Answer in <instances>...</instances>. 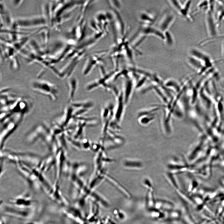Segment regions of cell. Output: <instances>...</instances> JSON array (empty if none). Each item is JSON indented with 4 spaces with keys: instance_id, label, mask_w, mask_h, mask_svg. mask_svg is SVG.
Segmentation results:
<instances>
[{
    "instance_id": "19",
    "label": "cell",
    "mask_w": 224,
    "mask_h": 224,
    "mask_svg": "<svg viewBox=\"0 0 224 224\" xmlns=\"http://www.w3.org/2000/svg\"><path fill=\"white\" fill-rule=\"evenodd\" d=\"M152 192V191L149 190V193H148L147 198V204L150 207H153L155 205V203Z\"/></svg>"
},
{
    "instance_id": "21",
    "label": "cell",
    "mask_w": 224,
    "mask_h": 224,
    "mask_svg": "<svg viewBox=\"0 0 224 224\" xmlns=\"http://www.w3.org/2000/svg\"><path fill=\"white\" fill-rule=\"evenodd\" d=\"M114 215L116 219L119 220H122L124 217V215L123 213L118 209L114 211Z\"/></svg>"
},
{
    "instance_id": "6",
    "label": "cell",
    "mask_w": 224,
    "mask_h": 224,
    "mask_svg": "<svg viewBox=\"0 0 224 224\" xmlns=\"http://www.w3.org/2000/svg\"><path fill=\"white\" fill-rule=\"evenodd\" d=\"M212 12V11L208 10L206 20L207 31L209 35V38L214 37L217 35V25L215 22Z\"/></svg>"
},
{
    "instance_id": "9",
    "label": "cell",
    "mask_w": 224,
    "mask_h": 224,
    "mask_svg": "<svg viewBox=\"0 0 224 224\" xmlns=\"http://www.w3.org/2000/svg\"><path fill=\"white\" fill-rule=\"evenodd\" d=\"M123 166L128 169H140L143 167L142 162L135 159H127L124 160L123 162Z\"/></svg>"
},
{
    "instance_id": "11",
    "label": "cell",
    "mask_w": 224,
    "mask_h": 224,
    "mask_svg": "<svg viewBox=\"0 0 224 224\" xmlns=\"http://www.w3.org/2000/svg\"><path fill=\"white\" fill-rule=\"evenodd\" d=\"M139 19L143 25H151L154 22L155 19V17L151 14L144 12L140 14Z\"/></svg>"
},
{
    "instance_id": "20",
    "label": "cell",
    "mask_w": 224,
    "mask_h": 224,
    "mask_svg": "<svg viewBox=\"0 0 224 224\" xmlns=\"http://www.w3.org/2000/svg\"><path fill=\"white\" fill-rule=\"evenodd\" d=\"M222 39H224V35H217L214 37L209 38L205 39L201 41V43L203 45L204 44H206L207 43H209V42H211L212 41H214V40Z\"/></svg>"
},
{
    "instance_id": "16",
    "label": "cell",
    "mask_w": 224,
    "mask_h": 224,
    "mask_svg": "<svg viewBox=\"0 0 224 224\" xmlns=\"http://www.w3.org/2000/svg\"><path fill=\"white\" fill-rule=\"evenodd\" d=\"M164 40L166 45L168 46H172L174 42L173 36L171 33L168 30L164 33Z\"/></svg>"
},
{
    "instance_id": "8",
    "label": "cell",
    "mask_w": 224,
    "mask_h": 224,
    "mask_svg": "<svg viewBox=\"0 0 224 224\" xmlns=\"http://www.w3.org/2000/svg\"><path fill=\"white\" fill-rule=\"evenodd\" d=\"M118 103L117 105L114 116L117 123L120 122L121 120L123 110V103H124L123 93L120 94L118 96Z\"/></svg>"
},
{
    "instance_id": "5",
    "label": "cell",
    "mask_w": 224,
    "mask_h": 224,
    "mask_svg": "<svg viewBox=\"0 0 224 224\" xmlns=\"http://www.w3.org/2000/svg\"><path fill=\"white\" fill-rule=\"evenodd\" d=\"M175 16L172 12H167L163 16L159 23L157 28L162 32L168 30L175 19Z\"/></svg>"
},
{
    "instance_id": "3",
    "label": "cell",
    "mask_w": 224,
    "mask_h": 224,
    "mask_svg": "<svg viewBox=\"0 0 224 224\" xmlns=\"http://www.w3.org/2000/svg\"><path fill=\"white\" fill-rule=\"evenodd\" d=\"M35 201L30 197L26 195L20 196L11 198L8 201L9 204L16 207L23 208H32Z\"/></svg>"
},
{
    "instance_id": "2",
    "label": "cell",
    "mask_w": 224,
    "mask_h": 224,
    "mask_svg": "<svg viewBox=\"0 0 224 224\" xmlns=\"http://www.w3.org/2000/svg\"><path fill=\"white\" fill-rule=\"evenodd\" d=\"M33 88L36 91L40 92L47 95L48 92L49 95L51 94L54 100L56 98L57 90L54 85L44 81H36L33 83Z\"/></svg>"
},
{
    "instance_id": "7",
    "label": "cell",
    "mask_w": 224,
    "mask_h": 224,
    "mask_svg": "<svg viewBox=\"0 0 224 224\" xmlns=\"http://www.w3.org/2000/svg\"><path fill=\"white\" fill-rule=\"evenodd\" d=\"M190 56L195 57L203 62L205 66H210L213 62L207 54L196 48H191L189 51Z\"/></svg>"
},
{
    "instance_id": "23",
    "label": "cell",
    "mask_w": 224,
    "mask_h": 224,
    "mask_svg": "<svg viewBox=\"0 0 224 224\" xmlns=\"http://www.w3.org/2000/svg\"><path fill=\"white\" fill-rule=\"evenodd\" d=\"M25 224H39L37 222H26Z\"/></svg>"
},
{
    "instance_id": "13",
    "label": "cell",
    "mask_w": 224,
    "mask_h": 224,
    "mask_svg": "<svg viewBox=\"0 0 224 224\" xmlns=\"http://www.w3.org/2000/svg\"><path fill=\"white\" fill-rule=\"evenodd\" d=\"M191 1H188L183 5V7L179 14L184 18L189 20L190 19L189 12L191 4Z\"/></svg>"
},
{
    "instance_id": "17",
    "label": "cell",
    "mask_w": 224,
    "mask_h": 224,
    "mask_svg": "<svg viewBox=\"0 0 224 224\" xmlns=\"http://www.w3.org/2000/svg\"><path fill=\"white\" fill-rule=\"evenodd\" d=\"M154 118V117L153 115H147V117L145 116L144 117H141L140 120V122L142 125H147L153 120Z\"/></svg>"
},
{
    "instance_id": "12",
    "label": "cell",
    "mask_w": 224,
    "mask_h": 224,
    "mask_svg": "<svg viewBox=\"0 0 224 224\" xmlns=\"http://www.w3.org/2000/svg\"><path fill=\"white\" fill-rule=\"evenodd\" d=\"M187 61L189 64L195 69H201L205 67L204 63L203 62L190 55L188 57Z\"/></svg>"
},
{
    "instance_id": "15",
    "label": "cell",
    "mask_w": 224,
    "mask_h": 224,
    "mask_svg": "<svg viewBox=\"0 0 224 224\" xmlns=\"http://www.w3.org/2000/svg\"><path fill=\"white\" fill-rule=\"evenodd\" d=\"M167 1L172 8L179 14L183 7L181 2L176 0H170Z\"/></svg>"
},
{
    "instance_id": "4",
    "label": "cell",
    "mask_w": 224,
    "mask_h": 224,
    "mask_svg": "<svg viewBox=\"0 0 224 224\" xmlns=\"http://www.w3.org/2000/svg\"><path fill=\"white\" fill-rule=\"evenodd\" d=\"M142 36L153 35L164 40V34L157 28L151 25H143L138 30V34Z\"/></svg>"
},
{
    "instance_id": "14",
    "label": "cell",
    "mask_w": 224,
    "mask_h": 224,
    "mask_svg": "<svg viewBox=\"0 0 224 224\" xmlns=\"http://www.w3.org/2000/svg\"><path fill=\"white\" fill-rule=\"evenodd\" d=\"M77 85L78 82L77 79L74 77L71 78L69 81V98L70 100L74 97L77 89Z\"/></svg>"
},
{
    "instance_id": "10",
    "label": "cell",
    "mask_w": 224,
    "mask_h": 224,
    "mask_svg": "<svg viewBox=\"0 0 224 224\" xmlns=\"http://www.w3.org/2000/svg\"><path fill=\"white\" fill-rule=\"evenodd\" d=\"M133 83L131 79H127L125 82L124 86V93H123L125 103H127L130 98L133 88Z\"/></svg>"
},
{
    "instance_id": "22",
    "label": "cell",
    "mask_w": 224,
    "mask_h": 224,
    "mask_svg": "<svg viewBox=\"0 0 224 224\" xmlns=\"http://www.w3.org/2000/svg\"><path fill=\"white\" fill-rule=\"evenodd\" d=\"M222 56L224 58V42L222 43Z\"/></svg>"
},
{
    "instance_id": "18",
    "label": "cell",
    "mask_w": 224,
    "mask_h": 224,
    "mask_svg": "<svg viewBox=\"0 0 224 224\" xmlns=\"http://www.w3.org/2000/svg\"><path fill=\"white\" fill-rule=\"evenodd\" d=\"M167 177L171 185L176 189L178 188L177 181L175 178L173 174L171 173H168L167 174Z\"/></svg>"
},
{
    "instance_id": "1",
    "label": "cell",
    "mask_w": 224,
    "mask_h": 224,
    "mask_svg": "<svg viewBox=\"0 0 224 224\" xmlns=\"http://www.w3.org/2000/svg\"><path fill=\"white\" fill-rule=\"evenodd\" d=\"M3 209L4 213L7 216L20 219L28 218L31 216L33 213L32 208H21L8 204L5 205Z\"/></svg>"
}]
</instances>
